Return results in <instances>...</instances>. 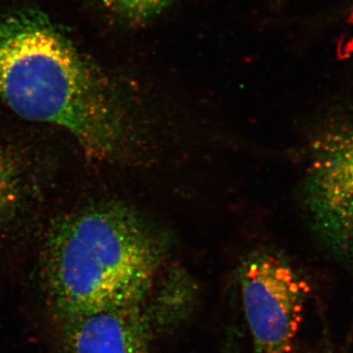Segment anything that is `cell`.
Returning a JSON list of instances; mask_svg holds the SVG:
<instances>
[{
  "label": "cell",
  "mask_w": 353,
  "mask_h": 353,
  "mask_svg": "<svg viewBox=\"0 0 353 353\" xmlns=\"http://www.w3.org/2000/svg\"><path fill=\"white\" fill-rule=\"evenodd\" d=\"M21 194L22 179L19 166L6 150L0 148V222L14 212Z\"/></svg>",
  "instance_id": "52a82bcc"
},
{
  "label": "cell",
  "mask_w": 353,
  "mask_h": 353,
  "mask_svg": "<svg viewBox=\"0 0 353 353\" xmlns=\"http://www.w3.org/2000/svg\"><path fill=\"white\" fill-rule=\"evenodd\" d=\"M336 9L338 12L334 16H339V18L345 20V23L353 22V0H343Z\"/></svg>",
  "instance_id": "ba28073f"
},
{
  "label": "cell",
  "mask_w": 353,
  "mask_h": 353,
  "mask_svg": "<svg viewBox=\"0 0 353 353\" xmlns=\"http://www.w3.org/2000/svg\"><path fill=\"white\" fill-rule=\"evenodd\" d=\"M0 101L64 130L99 161L129 159L139 143L119 88L38 10H0Z\"/></svg>",
  "instance_id": "6da1fadb"
},
{
  "label": "cell",
  "mask_w": 353,
  "mask_h": 353,
  "mask_svg": "<svg viewBox=\"0 0 353 353\" xmlns=\"http://www.w3.org/2000/svg\"><path fill=\"white\" fill-rule=\"evenodd\" d=\"M174 0H101L102 6L127 24H143L164 12Z\"/></svg>",
  "instance_id": "8992f818"
},
{
  "label": "cell",
  "mask_w": 353,
  "mask_h": 353,
  "mask_svg": "<svg viewBox=\"0 0 353 353\" xmlns=\"http://www.w3.org/2000/svg\"><path fill=\"white\" fill-rule=\"evenodd\" d=\"M304 202L315 234L353 267V108L326 118L308 146Z\"/></svg>",
  "instance_id": "3957f363"
},
{
  "label": "cell",
  "mask_w": 353,
  "mask_h": 353,
  "mask_svg": "<svg viewBox=\"0 0 353 353\" xmlns=\"http://www.w3.org/2000/svg\"><path fill=\"white\" fill-rule=\"evenodd\" d=\"M62 353H150L152 324L145 301L54 319Z\"/></svg>",
  "instance_id": "5b68a950"
},
{
  "label": "cell",
  "mask_w": 353,
  "mask_h": 353,
  "mask_svg": "<svg viewBox=\"0 0 353 353\" xmlns=\"http://www.w3.org/2000/svg\"><path fill=\"white\" fill-rule=\"evenodd\" d=\"M246 323L256 353H290L303 323L310 288L282 255L250 253L239 267Z\"/></svg>",
  "instance_id": "277c9868"
},
{
  "label": "cell",
  "mask_w": 353,
  "mask_h": 353,
  "mask_svg": "<svg viewBox=\"0 0 353 353\" xmlns=\"http://www.w3.org/2000/svg\"><path fill=\"white\" fill-rule=\"evenodd\" d=\"M167 252L165 236L125 204L104 202L65 216L44 250L53 318L145 301Z\"/></svg>",
  "instance_id": "7a4b0ae2"
}]
</instances>
